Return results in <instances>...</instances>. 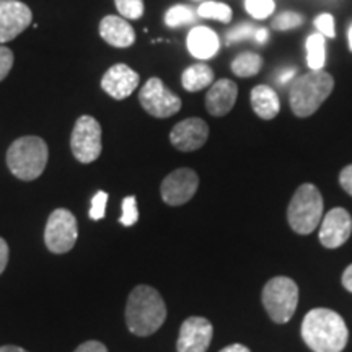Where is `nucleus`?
Segmentation results:
<instances>
[{
    "label": "nucleus",
    "instance_id": "nucleus-30",
    "mask_svg": "<svg viewBox=\"0 0 352 352\" xmlns=\"http://www.w3.org/2000/svg\"><path fill=\"white\" fill-rule=\"evenodd\" d=\"M315 26L318 30L320 34H323L324 38H334L336 32H334V19L331 13H321L315 19Z\"/></svg>",
    "mask_w": 352,
    "mask_h": 352
},
{
    "label": "nucleus",
    "instance_id": "nucleus-8",
    "mask_svg": "<svg viewBox=\"0 0 352 352\" xmlns=\"http://www.w3.org/2000/svg\"><path fill=\"white\" fill-rule=\"evenodd\" d=\"M70 148L80 164H91L101 155V126L94 116H80L70 135Z\"/></svg>",
    "mask_w": 352,
    "mask_h": 352
},
{
    "label": "nucleus",
    "instance_id": "nucleus-7",
    "mask_svg": "<svg viewBox=\"0 0 352 352\" xmlns=\"http://www.w3.org/2000/svg\"><path fill=\"white\" fill-rule=\"evenodd\" d=\"M78 226L77 219L67 209H56L47 219L44 228V243L51 253H69L77 243Z\"/></svg>",
    "mask_w": 352,
    "mask_h": 352
},
{
    "label": "nucleus",
    "instance_id": "nucleus-37",
    "mask_svg": "<svg viewBox=\"0 0 352 352\" xmlns=\"http://www.w3.org/2000/svg\"><path fill=\"white\" fill-rule=\"evenodd\" d=\"M220 352H252L248 349V347L243 346V344H230L227 347H223Z\"/></svg>",
    "mask_w": 352,
    "mask_h": 352
},
{
    "label": "nucleus",
    "instance_id": "nucleus-9",
    "mask_svg": "<svg viewBox=\"0 0 352 352\" xmlns=\"http://www.w3.org/2000/svg\"><path fill=\"white\" fill-rule=\"evenodd\" d=\"M139 101L142 108L153 118H165L173 116L182 109V98L175 95L168 87L158 77L148 78L147 83L139 91Z\"/></svg>",
    "mask_w": 352,
    "mask_h": 352
},
{
    "label": "nucleus",
    "instance_id": "nucleus-21",
    "mask_svg": "<svg viewBox=\"0 0 352 352\" xmlns=\"http://www.w3.org/2000/svg\"><path fill=\"white\" fill-rule=\"evenodd\" d=\"M263 67V57L256 52H241L232 63V72L236 77H254Z\"/></svg>",
    "mask_w": 352,
    "mask_h": 352
},
{
    "label": "nucleus",
    "instance_id": "nucleus-14",
    "mask_svg": "<svg viewBox=\"0 0 352 352\" xmlns=\"http://www.w3.org/2000/svg\"><path fill=\"white\" fill-rule=\"evenodd\" d=\"M209 126L201 118H188L170 132V142L182 152H195L208 142Z\"/></svg>",
    "mask_w": 352,
    "mask_h": 352
},
{
    "label": "nucleus",
    "instance_id": "nucleus-29",
    "mask_svg": "<svg viewBox=\"0 0 352 352\" xmlns=\"http://www.w3.org/2000/svg\"><path fill=\"white\" fill-rule=\"evenodd\" d=\"M107 202H108V192L98 191L91 199V209L90 217L94 220H101L107 215Z\"/></svg>",
    "mask_w": 352,
    "mask_h": 352
},
{
    "label": "nucleus",
    "instance_id": "nucleus-41",
    "mask_svg": "<svg viewBox=\"0 0 352 352\" xmlns=\"http://www.w3.org/2000/svg\"><path fill=\"white\" fill-rule=\"evenodd\" d=\"M347 39H349V47H351V51H352V23L349 26V33H347Z\"/></svg>",
    "mask_w": 352,
    "mask_h": 352
},
{
    "label": "nucleus",
    "instance_id": "nucleus-23",
    "mask_svg": "<svg viewBox=\"0 0 352 352\" xmlns=\"http://www.w3.org/2000/svg\"><path fill=\"white\" fill-rule=\"evenodd\" d=\"M197 15L201 19H210L222 21V23H230L232 21V8L226 3L219 2H206L197 8Z\"/></svg>",
    "mask_w": 352,
    "mask_h": 352
},
{
    "label": "nucleus",
    "instance_id": "nucleus-25",
    "mask_svg": "<svg viewBox=\"0 0 352 352\" xmlns=\"http://www.w3.org/2000/svg\"><path fill=\"white\" fill-rule=\"evenodd\" d=\"M245 7L253 19L264 20L276 10V2L274 0H245Z\"/></svg>",
    "mask_w": 352,
    "mask_h": 352
},
{
    "label": "nucleus",
    "instance_id": "nucleus-15",
    "mask_svg": "<svg viewBox=\"0 0 352 352\" xmlns=\"http://www.w3.org/2000/svg\"><path fill=\"white\" fill-rule=\"evenodd\" d=\"M140 77L126 64H114L101 78V88L114 100H124L139 87Z\"/></svg>",
    "mask_w": 352,
    "mask_h": 352
},
{
    "label": "nucleus",
    "instance_id": "nucleus-34",
    "mask_svg": "<svg viewBox=\"0 0 352 352\" xmlns=\"http://www.w3.org/2000/svg\"><path fill=\"white\" fill-rule=\"evenodd\" d=\"M74 352H108V347L100 341H87L78 346Z\"/></svg>",
    "mask_w": 352,
    "mask_h": 352
},
{
    "label": "nucleus",
    "instance_id": "nucleus-40",
    "mask_svg": "<svg viewBox=\"0 0 352 352\" xmlns=\"http://www.w3.org/2000/svg\"><path fill=\"white\" fill-rule=\"evenodd\" d=\"M294 74H296V70H294V69H289V70H285V72L283 74V76H280V83H285V82H289L290 78H292Z\"/></svg>",
    "mask_w": 352,
    "mask_h": 352
},
{
    "label": "nucleus",
    "instance_id": "nucleus-24",
    "mask_svg": "<svg viewBox=\"0 0 352 352\" xmlns=\"http://www.w3.org/2000/svg\"><path fill=\"white\" fill-rule=\"evenodd\" d=\"M195 20H196L195 10L188 6L171 7L165 15V23H166V26H170V28H176V26L192 23Z\"/></svg>",
    "mask_w": 352,
    "mask_h": 352
},
{
    "label": "nucleus",
    "instance_id": "nucleus-39",
    "mask_svg": "<svg viewBox=\"0 0 352 352\" xmlns=\"http://www.w3.org/2000/svg\"><path fill=\"white\" fill-rule=\"evenodd\" d=\"M0 352H28V351L21 349L19 346H2L0 347Z\"/></svg>",
    "mask_w": 352,
    "mask_h": 352
},
{
    "label": "nucleus",
    "instance_id": "nucleus-26",
    "mask_svg": "<svg viewBox=\"0 0 352 352\" xmlns=\"http://www.w3.org/2000/svg\"><path fill=\"white\" fill-rule=\"evenodd\" d=\"M303 23V16L297 12H283L272 21V28L277 32H287V30L298 28Z\"/></svg>",
    "mask_w": 352,
    "mask_h": 352
},
{
    "label": "nucleus",
    "instance_id": "nucleus-22",
    "mask_svg": "<svg viewBox=\"0 0 352 352\" xmlns=\"http://www.w3.org/2000/svg\"><path fill=\"white\" fill-rule=\"evenodd\" d=\"M327 60V43L320 33L310 34L307 39V63L310 70H321Z\"/></svg>",
    "mask_w": 352,
    "mask_h": 352
},
{
    "label": "nucleus",
    "instance_id": "nucleus-5",
    "mask_svg": "<svg viewBox=\"0 0 352 352\" xmlns=\"http://www.w3.org/2000/svg\"><path fill=\"white\" fill-rule=\"evenodd\" d=\"M323 219V197L311 183L297 188L287 209V220L298 235H310Z\"/></svg>",
    "mask_w": 352,
    "mask_h": 352
},
{
    "label": "nucleus",
    "instance_id": "nucleus-27",
    "mask_svg": "<svg viewBox=\"0 0 352 352\" xmlns=\"http://www.w3.org/2000/svg\"><path fill=\"white\" fill-rule=\"evenodd\" d=\"M114 3L124 19L139 20L144 15V0H114Z\"/></svg>",
    "mask_w": 352,
    "mask_h": 352
},
{
    "label": "nucleus",
    "instance_id": "nucleus-38",
    "mask_svg": "<svg viewBox=\"0 0 352 352\" xmlns=\"http://www.w3.org/2000/svg\"><path fill=\"white\" fill-rule=\"evenodd\" d=\"M254 36H256V41H258V43H261V44L266 43V41H267V30H264V28L258 30Z\"/></svg>",
    "mask_w": 352,
    "mask_h": 352
},
{
    "label": "nucleus",
    "instance_id": "nucleus-2",
    "mask_svg": "<svg viewBox=\"0 0 352 352\" xmlns=\"http://www.w3.org/2000/svg\"><path fill=\"white\" fill-rule=\"evenodd\" d=\"M166 320V305L160 292L140 284L127 297L126 324L135 336L145 338L157 333Z\"/></svg>",
    "mask_w": 352,
    "mask_h": 352
},
{
    "label": "nucleus",
    "instance_id": "nucleus-19",
    "mask_svg": "<svg viewBox=\"0 0 352 352\" xmlns=\"http://www.w3.org/2000/svg\"><path fill=\"white\" fill-rule=\"evenodd\" d=\"M252 107L253 111L258 114L261 120H274L280 111L279 96L271 87L258 85L252 90Z\"/></svg>",
    "mask_w": 352,
    "mask_h": 352
},
{
    "label": "nucleus",
    "instance_id": "nucleus-4",
    "mask_svg": "<svg viewBox=\"0 0 352 352\" xmlns=\"http://www.w3.org/2000/svg\"><path fill=\"white\" fill-rule=\"evenodd\" d=\"M50 148L41 138L26 135L13 142L7 151V165L21 182H33L43 175L47 165Z\"/></svg>",
    "mask_w": 352,
    "mask_h": 352
},
{
    "label": "nucleus",
    "instance_id": "nucleus-1",
    "mask_svg": "<svg viewBox=\"0 0 352 352\" xmlns=\"http://www.w3.org/2000/svg\"><path fill=\"white\" fill-rule=\"evenodd\" d=\"M302 338L314 352H342L349 331L340 314L329 308H315L303 318Z\"/></svg>",
    "mask_w": 352,
    "mask_h": 352
},
{
    "label": "nucleus",
    "instance_id": "nucleus-28",
    "mask_svg": "<svg viewBox=\"0 0 352 352\" xmlns=\"http://www.w3.org/2000/svg\"><path fill=\"white\" fill-rule=\"evenodd\" d=\"M139 220V209L138 201L134 196H127L122 199V214L120 217V222L124 227H132Z\"/></svg>",
    "mask_w": 352,
    "mask_h": 352
},
{
    "label": "nucleus",
    "instance_id": "nucleus-31",
    "mask_svg": "<svg viewBox=\"0 0 352 352\" xmlns=\"http://www.w3.org/2000/svg\"><path fill=\"white\" fill-rule=\"evenodd\" d=\"M13 52L6 46H0V82L6 80V77L10 74L13 67Z\"/></svg>",
    "mask_w": 352,
    "mask_h": 352
},
{
    "label": "nucleus",
    "instance_id": "nucleus-35",
    "mask_svg": "<svg viewBox=\"0 0 352 352\" xmlns=\"http://www.w3.org/2000/svg\"><path fill=\"white\" fill-rule=\"evenodd\" d=\"M8 263V245L7 241L0 236V274L6 271Z\"/></svg>",
    "mask_w": 352,
    "mask_h": 352
},
{
    "label": "nucleus",
    "instance_id": "nucleus-36",
    "mask_svg": "<svg viewBox=\"0 0 352 352\" xmlns=\"http://www.w3.org/2000/svg\"><path fill=\"white\" fill-rule=\"evenodd\" d=\"M342 285H344L346 290L352 292V264L346 267V271L342 272Z\"/></svg>",
    "mask_w": 352,
    "mask_h": 352
},
{
    "label": "nucleus",
    "instance_id": "nucleus-12",
    "mask_svg": "<svg viewBox=\"0 0 352 352\" xmlns=\"http://www.w3.org/2000/svg\"><path fill=\"white\" fill-rule=\"evenodd\" d=\"M212 323L202 316H189L179 328L178 352H206L212 341Z\"/></svg>",
    "mask_w": 352,
    "mask_h": 352
},
{
    "label": "nucleus",
    "instance_id": "nucleus-17",
    "mask_svg": "<svg viewBox=\"0 0 352 352\" xmlns=\"http://www.w3.org/2000/svg\"><path fill=\"white\" fill-rule=\"evenodd\" d=\"M101 38L113 47H129L135 41V32L129 21L116 15H108L100 21Z\"/></svg>",
    "mask_w": 352,
    "mask_h": 352
},
{
    "label": "nucleus",
    "instance_id": "nucleus-33",
    "mask_svg": "<svg viewBox=\"0 0 352 352\" xmlns=\"http://www.w3.org/2000/svg\"><path fill=\"white\" fill-rule=\"evenodd\" d=\"M340 184L347 195L352 196V165H347L346 168H342L340 175Z\"/></svg>",
    "mask_w": 352,
    "mask_h": 352
},
{
    "label": "nucleus",
    "instance_id": "nucleus-6",
    "mask_svg": "<svg viewBox=\"0 0 352 352\" xmlns=\"http://www.w3.org/2000/svg\"><path fill=\"white\" fill-rule=\"evenodd\" d=\"M298 287L290 277L277 276L264 285L263 305L274 323L284 324L297 310Z\"/></svg>",
    "mask_w": 352,
    "mask_h": 352
},
{
    "label": "nucleus",
    "instance_id": "nucleus-20",
    "mask_svg": "<svg viewBox=\"0 0 352 352\" xmlns=\"http://www.w3.org/2000/svg\"><path fill=\"white\" fill-rule=\"evenodd\" d=\"M214 83V70L208 64H192L182 74V85L186 91H201Z\"/></svg>",
    "mask_w": 352,
    "mask_h": 352
},
{
    "label": "nucleus",
    "instance_id": "nucleus-10",
    "mask_svg": "<svg viewBox=\"0 0 352 352\" xmlns=\"http://www.w3.org/2000/svg\"><path fill=\"white\" fill-rule=\"evenodd\" d=\"M199 188V176L191 168H178L162 182V199L168 206H183L192 199Z\"/></svg>",
    "mask_w": 352,
    "mask_h": 352
},
{
    "label": "nucleus",
    "instance_id": "nucleus-13",
    "mask_svg": "<svg viewBox=\"0 0 352 352\" xmlns=\"http://www.w3.org/2000/svg\"><path fill=\"white\" fill-rule=\"evenodd\" d=\"M352 233V217L346 209L334 208L321 219L320 243L324 248H340L349 240Z\"/></svg>",
    "mask_w": 352,
    "mask_h": 352
},
{
    "label": "nucleus",
    "instance_id": "nucleus-32",
    "mask_svg": "<svg viewBox=\"0 0 352 352\" xmlns=\"http://www.w3.org/2000/svg\"><path fill=\"white\" fill-rule=\"evenodd\" d=\"M256 32L258 30H254L253 26L250 25L236 26L235 30H232V32L227 33V44L241 41V39H246V38H252L253 34H256Z\"/></svg>",
    "mask_w": 352,
    "mask_h": 352
},
{
    "label": "nucleus",
    "instance_id": "nucleus-16",
    "mask_svg": "<svg viewBox=\"0 0 352 352\" xmlns=\"http://www.w3.org/2000/svg\"><path fill=\"white\" fill-rule=\"evenodd\" d=\"M236 96H239L236 83L228 78H222L210 85L208 95H206V109L215 118L226 116L235 107Z\"/></svg>",
    "mask_w": 352,
    "mask_h": 352
},
{
    "label": "nucleus",
    "instance_id": "nucleus-18",
    "mask_svg": "<svg viewBox=\"0 0 352 352\" xmlns=\"http://www.w3.org/2000/svg\"><path fill=\"white\" fill-rule=\"evenodd\" d=\"M188 50L196 59L206 60L219 52L220 39L208 26H196L188 34Z\"/></svg>",
    "mask_w": 352,
    "mask_h": 352
},
{
    "label": "nucleus",
    "instance_id": "nucleus-11",
    "mask_svg": "<svg viewBox=\"0 0 352 352\" xmlns=\"http://www.w3.org/2000/svg\"><path fill=\"white\" fill-rule=\"evenodd\" d=\"M33 13L19 0H0V44L12 41L32 25Z\"/></svg>",
    "mask_w": 352,
    "mask_h": 352
},
{
    "label": "nucleus",
    "instance_id": "nucleus-3",
    "mask_svg": "<svg viewBox=\"0 0 352 352\" xmlns=\"http://www.w3.org/2000/svg\"><path fill=\"white\" fill-rule=\"evenodd\" d=\"M334 88L331 74L321 70H310L292 82L289 90L290 108L297 118H308L318 111Z\"/></svg>",
    "mask_w": 352,
    "mask_h": 352
}]
</instances>
